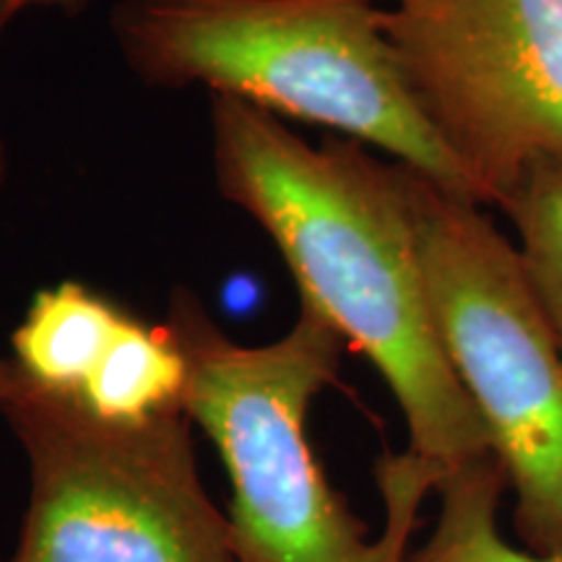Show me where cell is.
Listing matches in <instances>:
<instances>
[{"label":"cell","instance_id":"6da1fadb","mask_svg":"<svg viewBox=\"0 0 562 562\" xmlns=\"http://www.w3.org/2000/svg\"><path fill=\"white\" fill-rule=\"evenodd\" d=\"M209 117L216 191L269 235L300 305L381 372L409 453L438 480L490 456L435 326L402 167L341 136L307 144L281 117L229 97H211Z\"/></svg>","mask_w":562,"mask_h":562},{"label":"cell","instance_id":"7a4b0ae2","mask_svg":"<svg viewBox=\"0 0 562 562\" xmlns=\"http://www.w3.org/2000/svg\"><path fill=\"white\" fill-rule=\"evenodd\" d=\"M165 323L188 362L182 409L227 467L235 562H406L419 505L440 480L409 451L383 456L385 529L368 539L307 438L311 406L336 383L347 347L318 313L300 305L290 331L248 347L178 286Z\"/></svg>","mask_w":562,"mask_h":562},{"label":"cell","instance_id":"3957f363","mask_svg":"<svg viewBox=\"0 0 562 562\" xmlns=\"http://www.w3.org/2000/svg\"><path fill=\"white\" fill-rule=\"evenodd\" d=\"M383 13L372 0H121L110 30L146 87H206L321 125L476 203L412 97Z\"/></svg>","mask_w":562,"mask_h":562},{"label":"cell","instance_id":"277c9868","mask_svg":"<svg viewBox=\"0 0 562 562\" xmlns=\"http://www.w3.org/2000/svg\"><path fill=\"white\" fill-rule=\"evenodd\" d=\"M398 167L435 326L516 495L518 539L562 554V355L550 323L484 206Z\"/></svg>","mask_w":562,"mask_h":562},{"label":"cell","instance_id":"5b68a950","mask_svg":"<svg viewBox=\"0 0 562 562\" xmlns=\"http://www.w3.org/2000/svg\"><path fill=\"white\" fill-rule=\"evenodd\" d=\"M0 412L30 463V508L11 562H235L186 409L123 425L40 389L13 364Z\"/></svg>","mask_w":562,"mask_h":562},{"label":"cell","instance_id":"8992f818","mask_svg":"<svg viewBox=\"0 0 562 562\" xmlns=\"http://www.w3.org/2000/svg\"><path fill=\"white\" fill-rule=\"evenodd\" d=\"M422 115L480 206L562 161V0H435L383 13Z\"/></svg>","mask_w":562,"mask_h":562},{"label":"cell","instance_id":"52a82bcc","mask_svg":"<svg viewBox=\"0 0 562 562\" xmlns=\"http://www.w3.org/2000/svg\"><path fill=\"white\" fill-rule=\"evenodd\" d=\"M125 315L83 281H60L34 294L11 336V362L40 389L79 398Z\"/></svg>","mask_w":562,"mask_h":562},{"label":"cell","instance_id":"ba28073f","mask_svg":"<svg viewBox=\"0 0 562 562\" xmlns=\"http://www.w3.org/2000/svg\"><path fill=\"white\" fill-rule=\"evenodd\" d=\"M186 383L188 362L170 326L128 313L79 398L97 417L138 425L180 412Z\"/></svg>","mask_w":562,"mask_h":562},{"label":"cell","instance_id":"9c48e42d","mask_svg":"<svg viewBox=\"0 0 562 562\" xmlns=\"http://www.w3.org/2000/svg\"><path fill=\"white\" fill-rule=\"evenodd\" d=\"M505 490L508 476L495 453L442 476L438 524L406 562H562V554L529 552L503 537L497 510Z\"/></svg>","mask_w":562,"mask_h":562},{"label":"cell","instance_id":"30bf717a","mask_svg":"<svg viewBox=\"0 0 562 562\" xmlns=\"http://www.w3.org/2000/svg\"><path fill=\"white\" fill-rule=\"evenodd\" d=\"M501 211L516 229L524 273L562 355V161L526 175Z\"/></svg>","mask_w":562,"mask_h":562},{"label":"cell","instance_id":"8fae6325","mask_svg":"<svg viewBox=\"0 0 562 562\" xmlns=\"http://www.w3.org/2000/svg\"><path fill=\"white\" fill-rule=\"evenodd\" d=\"M91 0H0V40L5 37V32L11 30L24 13L32 11H58L76 16L81 13Z\"/></svg>","mask_w":562,"mask_h":562},{"label":"cell","instance_id":"7c38bea8","mask_svg":"<svg viewBox=\"0 0 562 562\" xmlns=\"http://www.w3.org/2000/svg\"><path fill=\"white\" fill-rule=\"evenodd\" d=\"M11 381H13V362L0 357V402H3L5 393H9Z\"/></svg>","mask_w":562,"mask_h":562},{"label":"cell","instance_id":"4fadbf2b","mask_svg":"<svg viewBox=\"0 0 562 562\" xmlns=\"http://www.w3.org/2000/svg\"><path fill=\"white\" fill-rule=\"evenodd\" d=\"M435 0H393V9H422V5H430Z\"/></svg>","mask_w":562,"mask_h":562},{"label":"cell","instance_id":"5bb4252c","mask_svg":"<svg viewBox=\"0 0 562 562\" xmlns=\"http://www.w3.org/2000/svg\"><path fill=\"white\" fill-rule=\"evenodd\" d=\"M3 182H5V149L3 144H0V188H3Z\"/></svg>","mask_w":562,"mask_h":562}]
</instances>
